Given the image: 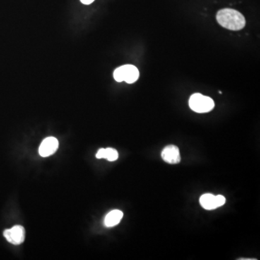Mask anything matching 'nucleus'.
Masks as SVG:
<instances>
[{
    "mask_svg": "<svg viewBox=\"0 0 260 260\" xmlns=\"http://www.w3.org/2000/svg\"><path fill=\"white\" fill-rule=\"evenodd\" d=\"M200 203L205 210H215L225 204V198L223 195L215 196L212 194H205L200 198Z\"/></svg>",
    "mask_w": 260,
    "mask_h": 260,
    "instance_id": "20e7f679",
    "label": "nucleus"
},
{
    "mask_svg": "<svg viewBox=\"0 0 260 260\" xmlns=\"http://www.w3.org/2000/svg\"><path fill=\"white\" fill-rule=\"evenodd\" d=\"M104 154H105V148H102L97 152L96 158L99 159L104 158Z\"/></svg>",
    "mask_w": 260,
    "mask_h": 260,
    "instance_id": "9d476101",
    "label": "nucleus"
},
{
    "mask_svg": "<svg viewBox=\"0 0 260 260\" xmlns=\"http://www.w3.org/2000/svg\"><path fill=\"white\" fill-rule=\"evenodd\" d=\"M59 147V142L54 137H49L43 140L39 147V154L41 156L48 157L53 155Z\"/></svg>",
    "mask_w": 260,
    "mask_h": 260,
    "instance_id": "423d86ee",
    "label": "nucleus"
},
{
    "mask_svg": "<svg viewBox=\"0 0 260 260\" xmlns=\"http://www.w3.org/2000/svg\"><path fill=\"white\" fill-rule=\"evenodd\" d=\"M189 107L197 113H208L213 110L215 103L213 99L200 93H194L191 95L189 101Z\"/></svg>",
    "mask_w": 260,
    "mask_h": 260,
    "instance_id": "f03ea898",
    "label": "nucleus"
},
{
    "mask_svg": "<svg viewBox=\"0 0 260 260\" xmlns=\"http://www.w3.org/2000/svg\"><path fill=\"white\" fill-rule=\"evenodd\" d=\"M161 157L164 161L169 164H177L181 161L180 152L175 145H170L162 150Z\"/></svg>",
    "mask_w": 260,
    "mask_h": 260,
    "instance_id": "0eeeda50",
    "label": "nucleus"
},
{
    "mask_svg": "<svg viewBox=\"0 0 260 260\" xmlns=\"http://www.w3.org/2000/svg\"><path fill=\"white\" fill-rule=\"evenodd\" d=\"M139 70L134 65L125 64L119 67L114 72V78L116 82L134 83L139 78Z\"/></svg>",
    "mask_w": 260,
    "mask_h": 260,
    "instance_id": "7ed1b4c3",
    "label": "nucleus"
},
{
    "mask_svg": "<svg viewBox=\"0 0 260 260\" xmlns=\"http://www.w3.org/2000/svg\"><path fill=\"white\" fill-rule=\"evenodd\" d=\"M216 19L222 27L231 30H240L246 25V19L244 15L230 8H225L218 11Z\"/></svg>",
    "mask_w": 260,
    "mask_h": 260,
    "instance_id": "f257e3e1",
    "label": "nucleus"
},
{
    "mask_svg": "<svg viewBox=\"0 0 260 260\" xmlns=\"http://www.w3.org/2000/svg\"><path fill=\"white\" fill-rule=\"evenodd\" d=\"M119 158V153L117 150L112 148H105L104 158L107 159L109 161H115Z\"/></svg>",
    "mask_w": 260,
    "mask_h": 260,
    "instance_id": "1a4fd4ad",
    "label": "nucleus"
},
{
    "mask_svg": "<svg viewBox=\"0 0 260 260\" xmlns=\"http://www.w3.org/2000/svg\"><path fill=\"white\" fill-rule=\"evenodd\" d=\"M3 234L7 241L14 245H20L25 240V229L21 225H15L12 229H7Z\"/></svg>",
    "mask_w": 260,
    "mask_h": 260,
    "instance_id": "39448f33",
    "label": "nucleus"
},
{
    "mask_svg": "<svg viewBox=\"0 0 260 260\" xmlns=\"http://www.w3.org/2000/svg\"><path fill=\"white\" fill-rule=\"evenodd\" d=\"M84 5H90L93 3L95 0H80Z\"/></svg>",
    "mask_w": 260,
    "mask_h": 260,
    "instance_id": "9b49d317",
    "label": "nucleus"
},
{
    "mask_svg": "<svg viewBox=\"0 0 260 260\" xmlns=\"http://www.w3.org/2000/svg\"><path fill=\"white\" fill-rule=\"evenodd\" d=\"M122 212L119 210H114L109 212L106 216L104 220V224L107 227H114L120 223L121 219L123 218Z\"/></svg>",
    "mask_w": 260,
    "mask_h": 260,
    "instance_id": "6e6552de",
    "label": "nucleus"
}]
</instances>
